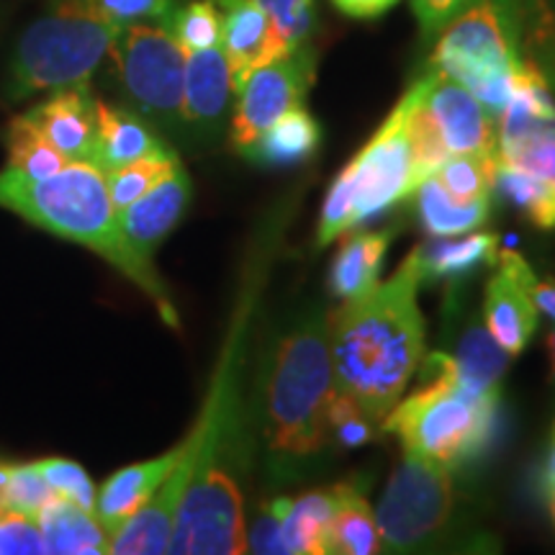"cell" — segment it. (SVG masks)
Returning a JSON list of instances; mask_svg holds the SVG:
<instances>
[{"mask_svg":"<svg viewBox=\"0 0 555 555\" xmlns=\"http://www.w3.org/2000/svg\"><path fill=\"white\" fill-rule=\"evenodd\" d=\"M547 347H551V358H553V367H555V330L551 332V337H547Z\"/></svg>","mask_w":555,"mask_h":555,"instance_id":"47","label":"cell"},{"mask_svg":"<svg viewBox=\"0 0 555 555\" xmlns=\"http://www.w3.org/2000/svg\"><path fill=\"white\" fill-rule=\"evenodd\" d=\"M527 294L540 314L555 319V281H540L538 275H532L527 283Z\"/></svg>","mask_w":555,"mask_h":555,"instance_id":"44","label":"cell"},{"mask_svg":"<svg viewBox=\"0 0 555 555\" xmlns=\"http://www.w3.org/2000/svg\"><path fill=\"white\" fill-rule=\"evenodd\" d=\"M496 266L499 273L486 286V330L509 356H519L538 327V309L527 294V283L535 273L509 249H499Z\"/></svg>","mask_w":555,"mask_h":555,"instance_id":"13","label":"cell"},{"mask_svg":"<svg viewBox=\"0 0 555 555\" xmlns=\"http://www.w3.org/2000/svg\"><path fill=\"white\" fill-rule=\"evenodd\" d=\"M397 0H335V5L352 18H376L386 13Z\"/></svg>","mask_w":555,"mask_h":555,"instance_id":"43","label":"cell"},{"mask_svg":"<svg viewBox=\"0 0 555 555\" xmlns=\"http://www.w3.org/2000/svg\"><path fill=\"white\" fill-rule=\"evenodd\" d=\"M0 208L18 214L54 237L93 249L150 296L165 324L178 327V311L168 288L152 260L137 255L124 237L106 176L95 165L67 163L47 178H26L11 168L0 170Z\"/></svg>","mask_w":555,"mask_h":555,"instance_id":"2","label":"cell"},{"mask_svg":"<svg viewBox=\"0 0 555 555\" xmlns=\"http://www.w3.org/2000/svg\"><path fill=\"white\" fill-rule=\"evenodd\" d=\"M121 26L86 0H60L18 39L11 65L13 101L65 88H90Z\"/></svg>","mask_w":555,"mask_h":555,"instance_id":"3","label":"cell"},{"mask_svg":"<svg viewBox=\"0 0 555 555\" xmlns=\"http://www.w3.org/2000/svg\"><path fill=\"white\" fill-rule=\"evenodd\" d=\"M339 502L330 525L327 553L337 555H373L384 551L376 515L360 494L358 486L339 483Z\"/></svg>","mask_w":555,"mask_h":555,"instance_id":"27","label":"cell"},{"mask_svg":"<svg viewBox=\"0 0 555 555\" xmlns=\"http://www.w3.org/2000/svg\"><path fill=\"white\" fill-rule=\"evenodd\" d=\"M0 555H47L44 532L37 519L3 512L0 515Z\"/></svg>","mask_w":555,"mask_h":555,"instance_id":"39","label":"cell"},{"mask_svg":"<svg viewBox=\"0 0 555 555\" xmlns=\"http://www.w3.org/2000/svg\"><path fill=\"white\" fill-rule=\"evenodd\" d=\"M221 21V50L234 73V86L253 67L286 52L273 21L258 0H211Z\"/></svg>","mask_w":555,"mask_h":555,"instance_id":"16","label":"cell"},{"mask_svg":"<svg viewBox=\"0 0 555 555\" xmlns=\"http://www.w3.org/2000/svg\"><path fill=\"white\" fill-rule=\"evenodd\" d=\"M95 116H99V139H95L93 165L101 172L116 170L142 157L172 155L168 144L152 131L150 124L139 114L95 101Z\"/></svg>","mask_w":555,"mask_h":555,"instance_id":"20","label":"cell"},{"mask_svg":"<svg viewBox=\"0 0 555 555\" xmlns=\"http://www.w3.org/2000/svg\"><path fill=\"white\" fill-rule=\"evenodd\" d=\"M545 489L547 494H555V427H553V446H551V455H547V466H545Z\"/></svg>","mask_w":555,"mask_h":555,"instance_id":"46","label":"cell"},{"mask_svg":"<svg viewBox=\"0 0 555 555\" xmlns=\"http://www.w3.org/2000/svg\"><path fill=\"white\" fill-rule=\"evenodd\" d=\"M551 515H553V525H555V494L551 496Z\"/></svg>","mask_w":555,"mask_h":555,"instance_id":"48","label":"cell"},{"mask_svg":"<svg viewBox=\"0 0 555 555\" xmlns=\"http://www.w3.org/2000/svg\"><path fill=\"white\" fill-rule=\"evenodd\" d=\"M404 129L409 147H412V163H414V176L416 183L422 178L435 176L437 168L450 157V152L442 142L440 129L435 127L433 116L422 101V86L420 80L406 90L404 99Z\"/></svg>","mask_w":555,"mask_h":555,"instance_id":"31","label":"cell"},{"mask_svg":"<svg viewBox=\"0 0 555 555\" xmlns=\"http://www.w3.org/2000/svg\"><path fill=\"white\" fill-rule=\"evenodd\" d=\"M180 165L176 152L172 155H155V157H142L134 159V163L121 165V168L103 172L106 176V185L111 193V201H114L116 211L134 204L137 198H142L144 193L155 189L157 183H163L165 178L170 176Z\"/></svg>","mask_w":555,"mask_h":555,"instance_id":"32","label":"cell"},{"mask_svg":"<svg viewBox=\"0 0 555 555\" xmlns=\"http://www.w3.org/2000/svg\"><path fill=\"white\" fill-rule=\"evenodd\" d=\"M319 147V124L298 106L281 116L258 142L245 152V157L262 165H296L311 157Z\"/></svg>","mask_w":555,"mask_h":555,"instance_id":"28","label":"cell"},{"mask_svg":"<svg viewBox=\"0 0 555 555\" xmlns=\"http://www.w3.org/2000/svg\"><path fill=\"white\" fill-rule=\"evenodd\" d=\"M463 3L466 0H412V9L425 37H433L442 31V26L461 11Z\"/></svg>","mask_w":555,"mask_h":555,"instance_id":"42","label":"cell"},{"mask_svg":"<svg viewBox=\"0 0 555 555\" xmlns=\"http://www.w3.org/2000/svg\"><path fill=\"white\" fill-rule=\"evenodd\" d=\"M499 391L474 393L450 378H429L422 391L397 401L384 416V429L401 446L448 468L474 461L496 429Z\"/></svg>","mask_w":555,"mask_h":555,"instance_id":"5","label":"cell"},{"mask_svg":"<svg viewBox=\"0 0 555 555\" xmlns=\"http://www.w3.org/2000/svg\"><path fill=\"white\" fill-rule=\"evenodd\" d=\"M453 481L446 463L404 450L380 499L376 522L388 551H412L446 530L453 515Z\"/></svg>","mask_w":555,"mask_h":555,"instance_id":"9","label":"cell"},{"mask_svg":"<svg viewBox=\"0 0 555 555\" xmlns=\"http://www.w3.org/2000/svg\"><path fill=\"white\" fill-rule=\"evenodd\" d=\"M494 191L522 208L527 219L540 229H555V189L535 172L517 168L499 157L494 163Z\"/></svg>","mask_w":555,"mask_h":555,"instance_id":"29","label":"cell"},{"mask_svg":"<svg viewBox=\"0 0 555 555\" xmlns=\"http://www.w3.org/2000/svg\"><path fill=\"white\" fill-rule=\"evenodd\" d=\"M95 11L114 21V24L127 26L137 21H163L170 11V0H86Z\"/></svg>","mask_w":555,"mask_h":555,"instance_id":"40","label":"cell"},{"mask_svg":"<svg viewBox=\"0 0 555 555\" xmlns=\"http://www.w3.org/2000/svg\"><path fill=\"white\" fill-rule=\"evenodd\" d=\"M57 494L47 478L39 474L34 463H21V466H11L9 474V509L26 515L31 519H39L50 506L57 502Z\"/></svg>","mask_w":555,"mask_h":555,"instance_id":"36","label":"cell"},{"mask_svg":"<svg viewBox=\"0 0 555 555\" xmlns=\"http://www.w3.org/2000/svg\"><path fill=\"white\" fill-rule=\"evenodd\" d=\"M412 193L422 227L429 237H457V234L474 232L489 219V198H457L437 176L422 178Z\"/></svg>","mask_w":555,"mask_h":555,"instance_id":"23","label":"cell"},{"mask_svg":"<svg viewBox=\"0 0 555 555\" xmlns=\"http://www.w3.org/2000/svg\"><path fill=\"white\" fill-rule=\"evenodd\" d=\"M44 532L47 553L52 555H106L111 545L108 530L99 522L95 512L57 499L39 519Z\"/></svg>","mask_w":555,"mask_h":555,"instance_id":"25","label":"cell"},{"mask_svg":"<svg viewBox=\"0 0 555 555\" xmlns=\"http://www.w3.org/2000/svg\"><path fill=\"white\" fill-rule=\"evenodd\" d=\"M422 283L416 249L391 281L345 301L330 322V356L337 393L373 422H384L425 356V319L416 307Z\"/></svg>","mask_w":555,"mask_h":555,"instance_id":"1","label":"cell"},{"mask_svg":"<svg viewBox=\"0 0 555 555\" xmlns=\"http://www.w3.org/2000/svg\"><path fill=\"white\" fill-rule=\"evenodd\" d=\"M258 3L273 21L275 31L281 34L286 52L307 44L314 29L317 0H258Z\"/></svg>","mask_w":555,"mask_h":555,"instance_id":"37","label":"cell"},{"mask_svg":"<svg viewBox=\"0 0 555 555\" xmlns=\"http://www.w3.org/2000/svg\"><path fill=\"white\" fill-rule=\"evenodd\" d=\"M499 240L486 232H466L461 240H433L416 247L422 281H442V278H466L481 266H496Z\"/></svg>","mask_w":555,"mask_h":555,"instance_id":"26","label":"cell"},{"mask_svg":"<svg viewBox=\"0 0 555 555\" xmlns=\"http://www.w3.org/2000/svg\"><path fill=\"white\" fill-rule=\"evenodd\" d=\"M414 185L416 176L404 129V101H399L371 142L332 183L319 219V245H330L360 221L384 214L409 196Z\"/></svg>","mask_w":555,"mask_h":555,"instance_id":"7","label":"cell"},{"mask_svg":"<svg viewBox=\"0 0 555 555\" xmlns=\"http://www.w3.org/2000/svg\"><path fill=\"white\" fill-rule=\"evenodd\" d=\"M496 127L499 150L555 129V101L535 67L522 65L519 69L515 90L502 114L496 116Z\"/></svg>","mask_w":555,"mask_h":555,"instance_id":"22","label":"cell"},{"mask_svg":"<svg viewBox=\"0 0 555 555\" xmlns=\"http://www.w3.org/2000/svg\"><path fill=\"white\" fill-rule=\"evenodd\" d=\"M311 80H314V57L307 44L249 69L234 90L237 99L232 119L234 147L245 155L281 116L304 106Z\"/></svg>","mask_w":555,"mask_h":555,"instance_id":"11","label":"cell"},{"mask_svg":"<svg viewBox=\"0 0 555 555\" xmlns=\"http://www.w3.org/2000/svg\"><path fill=\"white\" fill-rule=\"evenodd\" d=\"M189 201L191 178L183 170V165H178L163 183H157L155 189L144 193L142 198H137L134 204L121 208L119 224L131 249L142 255L144 260H152L155 249L163 245V240L183 219Z\"/></svg>","mask_w":555,"mask_h":555,"instance_id":"14","label":"cell"},{"mask_svg":"<svg viewBox=\"0 0 555 555\" xmlns=\"http://www.w3.org/2000/svg\"><path fill=\"white\" fill-rule=\"evenodd\" d=\"M9 474H11L9 463H0V515L9 512Z\"/></svg>","mask_w":555,"mask_h":555,"instance_id":"45","label":"cell"},{"mask_svg":"<svg viewBox=\"0 0 555 555\" xmlns=\"http://www.w3.org/2000/svg\"><path fill=\"white\" fill-rule=\"evenodd\" d=\"M525 62L515 18L502 0H466L442 26L433 67L463 82L491 116L502 114Z\"/></svg>","mask_w":555,"mask_h":555,"instance_id":"6","label":"cell"},{"mask_svg":"<svg viewBox=\"0 0 555 555\" xmlns=\"http://www.w3.org/2000/svg\"><path fill=\"white\" fill-rule=\"evenodd\" d=\"M34 466L39 468V474L47 478V483L52 486L60 499L86 512H95L99 489H95L93 478L86 474L80 463L69 461V457H44V461H34Z\"/></svg>","mask_w":555,"mask_h":555,"instance_id":"35","label":"cell"},{"mask_svg":"<svg viewBox=\"0 0 555 555\" xmlns=\"http://www.w3.org/2000/svg\"><path fill=\"white\" fill-rule=\"evenodd\" d=\"M499 157L506 163L517 165V168L535 172V176L545 178L555 189V129L545 131V134L525 139V142L512 144V147L499 150Z\"/></svg>","mask_w":555,"mask_h":555,"instance_id":"38","label":"cell"},{"mask_svg":"<svg viewBox=\"0 0 555 555\" xmlns=\"http://www.w3.org/2000/svg\"><path fill=\"white\" fill-rule=\"evenodd\" d=\"M26 114L69 163H95L99 116L90 88L54 90L50 99Z\"/></svg>","mask_w":555,"mask_h":555,"instance_id":"15","label":"cell"},{"mask_svg":"<svg viewBox=\"0 0 555 555\" xmlns=\"http://www.w3.org/2000/svg\"><path fill=\"white\" fill-rule=\"evenodd\" d=\"M337 384L330 335L319 322L291 332L278 347L268 393L270 446L291 457L317 453L330 437Z\"/></svg>","mask_w":555,"mask_h":555,"instance_id":"4","label":"cell"},{"mask_svg":"<svg viewBox=\"0 0 555 555\" xmlns=\"http://www.w3.org/2000/svg\"><path fill=\"white\" fill-rule=\"evenodd\" d=\"M163 24L176 34L185 52H198L221 44V21L217 5L211 0H191V3L178 5V9L170 5Z\"/></svg>","mask_w":555,"mask_h":555,"instance_id":"33","label":"cell"},{"mask_svg":"<svg viewBox=\"0 0 555 555\" xmlns=\"http://www.w3.org/2000/svg\"><path fill=\"white\" fill-rule=\"evenodd\" d=\"M108 57L139 114L163 124L183 119L185 50L168 26L144 21L121 26Z\"/></svg>","mask_w":555,"mask_h":555,"instance_id":"8","label":"cell"},{"mask_svg":"<svg viewBox=\"0 0 555 555\" xmlns=\"http://www.w3.org/2000/svg\"><path fill=\"white\" fill-rule=\"evenodd\" d=\"M339 489L311 491L298 499H275L281 517L283 555H324L327 553L330 525L335 519Z\"/></svg>","mask_w":555,"mask_h":555,"instance_id":"21","label":"cell"},{"mask_svg":"<svg viewBox=\"0 0 555 555\" xmlns=\"http://www.w3.org/2000/svg\"><path fill=\"white\" fill-rule=\"evenodd\" d=\"M234 73L221 44L185 52L183 121L198 129L217 127L234 99Z\"/></svg>","mask_w":555,"mask_h":555,"instance_id":"17","label":"cell"},{"mask_svg":"<svg viewBox=\"0 0 555 555\" xmlns=\"http://www.w3.org/2000/svg\"><path fill=\"white\" fill-rule=\"evenodd\" d=\"M5 144H9V168L26 178H47L69 163L50 139L41 134L29 114L11 119L5 129Z\"/></svg>","mask_w":555,"mask_h":555,"instance_id":"30","label":"cell"},{"mask_svg":"<svg viewBox=\"0 0 555 555\" xmlns=\"http://www.w3.org/2000/svg\"><path fill=\"white\" fill-rule=\"evenodd\" d=\"M509 358V352L491 337L489 330L470 327L457 345L455 356H429L425 360V380L450 378L474 393H496Z\"/></svg>","mask_w":555,"mask_h":555,"instance_id":"18","label":"cell"},{"mask_svg":"<svg viewBox=\"0 0 555 555\" xmlns=\"http://www.w3.org/2000/svg\"><path fill=\"white\" fill-rule=\"evenodd\" d=\"M170 553H247L245 502L234 466H201L193 470L176 512Z\"/></svg>","mask_w":555,"mask_h":555,"instance_id":"10","label":"cell"},{"mask_svg":"<svg viewBox=\"0 0 555 555\" xmlns=\"http://www.w3.org/2000/svg\"><path fill=\"white\" fill-rule=\"evenodd\" d=\"M247 551L283 555L281 517H278V509H275L273 502L262 506L260 515L255 517L253 530L247 532Z\"/></svg>","mask_w":555,"mask_h":555,"instance_id":"41","label":"cell"},{"mask_svg":"<svg viewBox=\"0 0 555 555\" xmlns=\"http://www.w3.org/2000/svg\"><path fill=\"white\" fill-rule=\"evenodd\" d=\"M496 155H450L435 176L457 198H489L494 191Z\"/></svg>","mask_w":555,"mask_h":555,"instance_id":"34","label":"cell"},{"mask_svg":"<svg viewBox=\"0 0 555 555\" xmlns=\"http://www.w3.org/2000/svg\"><path fill=\"white\" fill-rule=\"evenodd\" d=\"M388 245H391V237L386 232L345 234V237H339V249L330 278L332 294L343 298V301L371 294L380 283L378 275Z\"/></svg>","mask_w":555,"mask_h":555,"instance_id":"24","label":"cell"},{"mask_svg":"<svg viewBox=\"0 0 555 555\" xmlns=\"http://www.w3.org/2000/svg\"><path fill=\"white\" fill-rule=\"evenodd\" d=\"M420 86L422 101L450 155H496V119L463 82L433 67L420 78Z\"/></svg>","mask_w":555,"mask_h":555,"instance_id":"12","label":"cell"},{"mask_svg":"<svg viewBox=\"0 0 555 555\" xmlns=\"http://www.w3.org/2000/svg\"><path fill=\"white\" fill-rule=\"evenodd\" d=\"M178 457L180 446L152 457V461H142L116 470L114 476L103 481L99 494H95V517L106 527L108 535H114L131 515H137L150 502L152 494L159 489V483L168 478L172 466L178 463Z\"/></svg>","mask_w":555,"mask_h":555,"instance_id":"19","label":"cell"}]
</instances>
